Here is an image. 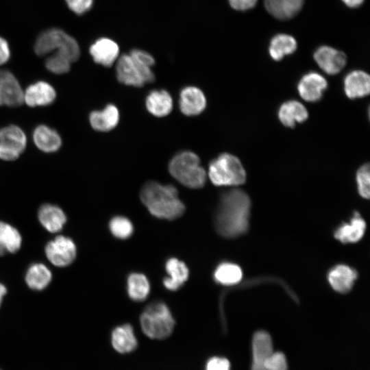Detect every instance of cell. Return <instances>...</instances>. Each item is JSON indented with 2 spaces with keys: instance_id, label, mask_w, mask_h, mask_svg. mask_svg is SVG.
<instances>
[{
  "instance_id": "cell-1",
  "label": "cell",
  "mask_w": 370,
  "mask_h": 370,
  "mask_svg": "<svg viewBox=\"0 0 370 370\" xmlns=\"http://www.w3.org/2000/svg\"><path fill=\"white\" fill-rule=\"evenodd\" d=\"M251 201L241 189L223 194L214 217V226L222 236L232 238L245 234L249 227Z\"/></svg>"
},
{
  "instance_id": "cell-2",
  "label": "cell",
  "mask_w": 370,
  "mask_h": 370,
  "mask_svg": "<svg viewBox=\"0 0 370 370\" xmlns=\"http://www.w3.org/2000/svg\"><path fill=\"white\" fill-rule=\"evenodd\" d=\"M140 197L149 212L160 219L174 220L181 217L185 210L177 188L172 185L148 182L141 188Z\"/></svg>"
},
{
  "instance_id": "cell-3",
  "label": "cell",
  "mask_w": 370,
  "mask_h": 370,
  "mask_svg": "<svg viewBox=\"0 0 370 370\" xmlns=\"http://www.w3.org/2000/svg\"><path fill=\"white\" fill-rule=\"evenodd\" d=\"M141 329L150 338L163 340L173 332L175 324L168 306L162 301L149 304L140 317Z\"/></svg>"
},
{
  "instance_id": "cell-4",
  "label": "cell",
  "mask_w": 370,
  "mask_h": 370,
  "mask_svg": "<svg viewBox=\"0 0 370 370\" xmlns=\"http://www.w3.org/2000/svg\"><path fill=\"white\" fill-rule=\"evenodd\" d=\"M169 170L175 179L188 188H199L206 180V172L200 165L199 157L191 151L175 155L169 163Z\"/></svg>"
},
{
  "instance_id": "cell-5",
  "label": "cell",
  "mask_w": 370,
  "mask_h": 370,
  "mask_svg": "<svg viewBox=\"0 0 370 370\" xmlns=\"http://www.w3.org/2000/svg\"><path fill=\"white\" fill-rule=\"evenodd\" d=\"M34 51L40 56L56 52L65 56L71 63L77 60L80 55L79 47L75 38L59 29H50L40 34L36 41Z\"/></svg>"
},
{
  "instance_id": "cell-6",
  "label": "cell",
  "mask_w": 370,
  "mask_h": 370,
  "mask_svg": "<svg viewBox=\"0 0 370 370\" xmlns=\"http://www.w3.org/2000/svg\"><path fill=\"white\" fill-rule=\"evenodd\" d=\"M208 177L215 186H238L246 181V172L240 160L223 153L209 164Z\"/></svg>"
},
{
  "instance_id": "cell-7",
  "label": "cell",
  "mask_w": 370,
  "mask_h": 370,
  "mask_svg": "<svg viewBox=\"0 0 370 370\" xmlns=\"http://www.w3.org/2000/svg\"><path fill=\"white\" fill-rule=\"evenodd\" d=\"M116 73L118 80L125 85L136 87L154 81L151 67L140 64L129 54H123L116 60Z\"/></svg>"
},
{
  "instance_id": "cell-8",
  "label": "cell",
  "mask_w": 370,
  "mask_h": 370,
  "mask_svg": "<svg viewBox=\"0 0 370 370\" xmlns=\"http://www.w3.org/2000/svg\"><path fill=\"white\" fill-rule=\"evenodd\" d=\"M27 139L23 131L11 125L0 129V159L7 161L17 159L24 151Z\"/></svg>"
},
{
  "instance_id": "cell-9",
  "label": "cell",
  "mask_w": 370,
  "mask_h": 370,
  "mask_svg": "<svg viewBox=\"0 0 370 370\" xmlns=\"http://www.w3.org/2000/svg\"><path fill=\"white\" fill-rule=\"evenodd\" d=\"M48 260L56 267L71 264L76 256V247L73 241L64 236H58L45 247Z\"/></svg>"
},
{
  "instance_id": "cell-10",
  "label": "cell",
  "mask_w": 370,
  "mask_h": 370,
  "mask_svg": "<svg viewBox=\"0 0 370 370\" xmlns=\"http://www.w3.org/2000/svg\"><path fill=\"white\" fill-rule=\"evenodd\" d=\"M24 102V91L14 75L0 69V106L17 107Z\"/></svg>"
},
{
  "instance_id": "cell-11",
  "label": "cell",
  "mask_w": 370,
  "mask_h": 370,
  "mask_svg": "<svg viewBox=\"0 0 370 370\" xmlns=\"http://www.w3.org/2000/svg\"><path fill=\"white\" fill-rule=\"evenodd\" d=\"M313 56L319 66L329 75L338 73L347 62V56L343 51L326 45L317 48Z\"/></svg>"
},
{
  "instance_id": "cell-12",
  "label": "cell",
  "mask_w": 370,
  "mask_h": 370,
  "mask_svg": "<svg viewBox=\"0 0 370 370\" xmlns=\"http://www.w3.org/2000/svg\"><path fill=\"white\" fill-rule=\"evenodd\" d=\"M327 86L328 82L322 75L316 72H309L299 80L297 90L304 100L314 102L322 97Z\"/></svg>"
},
{
  "instance_id": "cell-13",
  "label": "cell",
  "mask_w": 370,
  "mask_h": 370,
  "mask_svg": "<svg viewBox=\"0 0 370 370\" xmlns=\"http://www.w3.org/2000/svg\"><path fill=\"white\" fill-rule=\"evenodd\" d=\"M90 53L96 63L108 67L119 58V47L112 39L101 38L90 46Z\"/></svg>"
},
{
  "instance_id": "cell-14",
  "label": "cell",
  "mask_w": 370,
  "mask_h": 370,
  "mask_svg": "<svg viewBox=\"0 0 370 370\" xmlns=\"http://www.w3.org/2000/svg\"><path fill=\"white\" fill-rule=\"evenodd\" d=\"M252 365L251 370H266L265 360L273 352L271 338L269 333L260 330L252 338Z\"/></svg>"
},
{
  "instance_id": "cell-15",
  "label": "cell",
  "mask_w": 370,
  "mask_h": 370,
  "mask_svg": "<svg viewBox=\"0 0 370 370\" xmlns=\"http://www.w3.org/2000/svg\"><path fill=\"white\" fill-rule=\"evenodd\" d=\"M206 99L203 92L195 86H187L180 92V108L183 114L195 116L206 108Z\"/></svg>"
},
{
  "instance_id": "cell-16",
  "label": "cell",
  "mask_w": 370,
  "mask_h": 370,
  "mask_svg": "<svg viewBox=\"0 0 370 370\" xmlns=\"http://www.w3.org/2000/svg\"><path fill=\"white\" fill-rule=\"evenodd\" d=\"M56 91L48 83L38 82L24 92V102L30 107L47 106L56 99Z\"/></svg>"
},
{
  "instance_id": "cell-17",
  "label": "cell",
  "mask_w": 370,
  "mask_h": 370,
  "mask_svg": "<svg viewBox=\"0 0 370 370\" xmlns=\"http://www.w3.org/2000/svg\"><path fill=\"white\" fill-rule=\"evenodd\" d=\"M344 90L349 99L361 98L370 91V77L365 71L356 70L349 73L344 79Z\"/></svg>"
},
{
  "instance_id": "cell-18",
  "label": "cell",
  "mask_w": 370,
  "mask_h": 370,
  "mask_svg": "<svg viewBox=\"0 0 370 370\" xmlns=\"http://www.w3.org/2000/svg\"><path fill=\"white\" fill-rule=\"evenodd\" d=\"M111 343L114 349L120 354L134 351L138 341L132 325L124 324L115 328L112 332Z\"/></svg>"
},
{
  "instance_id": "cell-19",
  "label": "cell",
  "mask_w": 370,
  "mask_h": 370,
  "mask_svg": "<svg viewBox=\"0 0 370 370\" xmlns=\"http://www.w3.org/2000/svg\"><path fill=\"white\" fill-rule=\"evenodd\" d=\"M169 276L163 280L164 286L169 291L179 289L188 280L189 271L185 263L175 258H169L165 264Z\"/></svg>"
},
{
  "instance_id": "cell-20",
  "label": "cell",
  "mask_w": 370,
  "mask_h": 370,
  "mask_svg": "<svg viewBox=\"0 0 370 370\" xmlns=\"http://www.w3.org/2000/svg\"><path fill=\"white\" fill-rule=\"evenodd\" d=\"M356 278V272L344 264L336 266L328 273V281L331 286L341 293L349 291Z\"/></svg>"
},
{
  "instance_id": "cell-21",
  "label": "cell",
  "mask_w": 370,
  "mask_h": 370,
  "mask_svg": "<svg viewBox=\"0 0 370 370\" xmlns=\"http://www.w3.org/2000/svg\"><path fill=\"white\" fill-rule=\"evenodd\" d=\"M38 219L42 226L49 232L55 233L60 231L66 221L62 210L54 205H42L38 213Z\"/></svg>"
},
{
  "instance_id": "cell-22",
  "label": "cell",
  "mask_w": 370,
  "mask_h": 370,
  "mask_svg": "<svg viewBox=\"0 0 370 370\" xmlns=\"http://www.w3.org/2000/svg\"><path fill=\"white\" fill-rule=\"evenodd\" d=\"M308 113L304 106L295 100L288 101L281 105L278 110V118L286 127H293L297 123L305 121Z\"/></svg>"
},
{
  "instance_id": "cell-23",
  "label": "cell",
  "mask_w": 370,
  "mask_h": 370,
  "mask_svg": "<svg viewBox=\"0 0 370 370\" xmlns=\"http://www.w3.org/2000/svg\"><path fill=\"white\" fill-rule=\"evenodd\" d=\"M92 127L99 132H108L116 126L119 112L113 104H109L101 111H93L89 116Z\"/></svg>"
},
{
  "instance_id": "cell-24",
  "label": "cell",
  "mask_w": 370,
  "mask_h": 370,
  "mask_svg": "<svg viewBox=\"0 0 370 370\" xmlns=\"http://www.w3.org/2000/svg\"><path fill=\"white\" fill-rule=\"evenodd\" d=\"M304 0H264L267 10L280 20L293 18L301 10Z\"/></svg>"
},
{
  "instance_id": "cell-25",
  "label": "cell",
  "mask_w": 370,
  "mask_h": 370,
  "mask_svg": "<svg viewBox=\"0 0 370 370\" xmlns=\"http://www.w3.org/2000/svg\"><path fill=\"white\" fill-rule=\"evenodd\" d=\"M366 223L358 213H355L349 223L340 226L334 232L335 238L343 243H355L361 239Z\"/></svg>"
},
{
  "instance_id": "cell-26",
  "label": "cell",
  "mask_w": 370,
  "mask_h": 370,
  "mask_svg": "<svg viewBox=\"0 0 370 370\" xmlns=\"http://www.w3.org/2000/svg\"><path fill=\"white\" fill-rule=\"evenodd\" d=\"M33 139L36 147L45 152L56 151L62 140L58 133L46 125H39L34 131Z\"/></svg>"
},
{
  "instance_id": "cell-27",
  "label": "cell",
  "mask_w": 370,
  "mask_h": 370,
  "mask_svg": "<svg viewBox=\"0 0 370 370\" xmlns=\"http://www.w3.org/2000/svg\"><path fill=\"white\" fill-rule=\"evenodd\" d=\"M146 107L151 114L159 117L164 116L172 110L173 100L166 90H153L146 98Z\"/></svg>"
},
{
  "instance_id": "cell-28",
  "label": "cell",
  "mask_w": 370,
  "mask_h": 370,
  "mask_svg": "<svg viewBox=\"0 0 370 370\" xmlns=\"http://www.w3.org/2000/svg\"><path fill=\"white\" fill-rule=\"evenodd\" d=\"M297 47V43L293 36L286 34H279L271 40L269 53L273 60L279 61L285 56L294 53Z\"/></svg>"
},
{
  "instance_id": "cell-29",
  "label": "cell",
  "mask_w": 370,
  "mask_h": 370,
  "mask_svg": "<svg viewBox=\"0 0 370 370\" xmlns=\"http://www.w3.org/2000/svg\"><path fill=\"white\" fill-rule=\"evenodd\" d=\"M21 236L13 226L0 221V256L7 252L16 253L21 245Z\"/></svg>"
},
{
  "instance_id": "cell-30",
  "label": "cell",
  "mask_w": 370,
  "mask_h": 370,
  "mask_svg": "<svg viewBox=\"0 0 370 370\" xmlns=\"http://www.w3.org/2000/svg\"><path fill=\"white\" fill-rule=\"evenodd\" d=\"M52 278L51 272L43 264L35 263L28 269L25 281L27 286L36 291H41L45 288Z\"/></svg>"
},
{
  "instance_id": "cell-31",
  "label": "cell",
  "mask_w": 370,
  "mask_h": 370,
  "mask_svg": "<svg viewBox=\"0 0 370 370\" xmlns=\"http://www.w3.org/2000/svg\"><path fill=\"white\" fill-rule=\"evenodd\" d=\"M130 297L137 301H143L150 291V284L146 276L142 273H132L127 282Z\"/></svg>"
},
{
  "instance_id": "cell-32",
  "label": "cell",
  "mask_w": 370,
  "mask_h": 370,
  "mask_svg": "<svg viewBox=\"0 0 370 370\" xmlns=\"http://www.w3.org/2000/svg\"><path fill=\"white\" fill-rule=\"evenodd\" d=\"M243 277V272L239 266L231 262H223L215 269L214 278L223 285H234L238 283Z\"/></svg>"
},
{
  "instance_id": "cell-33",
  "label": "cell",
  "mask_w": 370,
  "mask_h": 370,
  "mask_svg": "<svg viewBox=\"0 0 370 370\" xmlns=\"http://www.w3.org/2000/svg\"><path fill=\"white\" fill-rule=\"evenodd\" d=\"M110 230L116 238L125 239L133 233L134 227L131 221L121 216L112 218L109 223Z\"/></svg>"
},
{
  "instance_id": "cell-34",
  "label": "cell",
  "mask_w": 370,
  "mask_h": 370,
  "mask_svg": "<svg viewBox=\"0 0 370 370\" xmlns=\"http://www.w3.org/2000/svg\"><path fill=\"white\" fill-rule=\"evenodd\" d=\"M71 62L65 56L54 52L45 62L47 69L56 74H63L70 70Z\"/></svg>"
},
{
  "instance_id": "cell-35",
  "label": "cell",
  "mask_w": 370,
  "mask_h": 370,
  "mask_svg": "<svg viewBox=\"0 0 370 370\" xmlns=\"http://www.w3.org/2000/svg\"><path fill=\"white\" fill-rule=\"evenodd\" d=\"M358 190L360 196L365 199L370 195V169L369 164H365L360 167L356 173Z\"/></svg>"
},
{
  "instance_id": "cell-36",
  "label": "cell",
  "mask_w": 370,
  "mask_h": 370,
  "mask_svg": "<svg viewBox=\"0 0 370 370\" xmlns=\"http://www.w3.org/2000/svg\"><path fill=\"white\" fill-rule=\"evenodd\" d=\"M266 370H287L288 365L285 355L280 352H273L264 361Z\"/></svg>"
},
{
  "instance_id": "cell-37",
  "label": "cell",
  "mask_w": 370,
  "mask_h": 370,
  "mask_svg": "<svg viewBox=\"0 0 370 370\" xmlns=\"http://www.w3.org/2000/svg\"><path fill=\"white\" fill-rule=\"evenodd\" d=\"M130 55L136 61L145 66L151 68L155 64L153 57L143 49H134L131 51Z\"/></svg>"
},
{
  "instance_id": "cell-38",
  "label": "cell",
  "mask_w": 370,
  "mask_h": 370,
  "mask_svg": "<svg viewBox=\"0 0 370 370\" xmlns=\"http://www.w3.org/2000/svg\"><path fill=\"white\" fill-rule=\"evenodd\" d=\"M205 370H230V363L226 358L213 356L207 361Z\"/></svg>"
},
{
  "instance_id": "cell-39",
  "label": "cell",
  "mask_w": 370,
  "mask_h": 370,
  "mask_svg": "<svg viewBox=\"0 0 370 370\" xmlns=\"http://www.w3.org/2000/svg\"><path fill=\"white\" fill-rule=\"evenodd\" d=\"M69 8L77 14L88 11L92 5L93 0H66Z\"/></svg>"
},
{
  "instance_id": "cell-40",
  "label": "cell",
  "mask_w": 370,
  "mask_h": 370,
  "mask_svg": "<svg viewBox=\"0 0 370 370\" xmlns=\"http://www.w3.org/2000/svg\"><path fill=\"white\" fill-rule=\"evenodd\" d=\"M230 6L238 11H245L253 8L258 0H228Z\"/></svg>"
},
{
  "instance_id": "cell-41",
  "label": "cell",
  "mask_w": 370,
  "mask_h": 370,
  "mask_svg": "<svg viewBox=\"0 0 370 370\" xmlns=\"http://www.w3.org/2000/svg\"><path fill=\"white\" fill-rule=\"evenodd\" d=\"M10 49L5 40L0 37V65L5 63L10 58Z\"/></svg>"
},
{
  "instance_id": "cell-42",
  "label": "cell",
  "mask_w": 370,
  "mask_h": 370,
  "mask_svg": "<svg viewBox=\"0 0 370 370\" xmlns=\"http://www.w3.org/2000/svg\"><path fill=\"white\" fill-rule=\"evenodd\" d=\"M342 1L349 8H357L362 5L364 0H342Z\"/></svg>"
},
{
  "instance_id": "cell-43",
  "label": "cell",
  "mask_w": 370,
  "mask_h": 370,
  "mask_svg": "<svg viewBox=\"0 0 370 370\" xmlns=\"http://www.w3.org/2000/svg\"><path fill=\"white\" fill-rule=\"evenodd\" d=\"M6 293H7V289L5 286L3 284L0 283V306H1L3 298L4 295L6 294Z\"/></svg>"
}]
</instances>
